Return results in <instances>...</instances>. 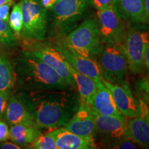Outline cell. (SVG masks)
Instances as JSON below:
<instances>
[{"label":"cell","instance_id":"obj_26","mask_svg":"<svg viewBox=\"0 0 149 149\" xmlns=\"http://www.w3.org/2000/svg\"><path fill=\"white\" fill-rule=\"evenodd\" d=\"M137 102L139 115L142 117L149 125V104L143 99H139Z\"/></svg>","mask_w":149,"mask_h":149},{"label":"cell","instance_id":"obj_33","mask_svg":"<svg viewBox=\"0 0 149 149\" xmlns=\"http://www.w3.org/2000/svg\"><path fill=\"white\" fill-rule=\"evenodd\" d=\"M144 6V22L149 24V0H143Z\"/></svg>","mask_w":149,"mask_h":149},{"label":"cell","instance_id":"obj_31","mask_svg":"<svg viewBox=\"0 0 149 149\" xmlns=\"http://www.w3.org/2000/svg\"><path fill=\"white\" fill-rule=\"evenodd\" d=\"M9 137V129L5 122L0 121V141L7 140Z\"/></svg>","mask_w":149,"mask_h":149},{"label":"cell","instance_id":"obj_13","mask_svg":"<svg viewBox=\"0 0 149 149\" xmlns=\"http://www.w3.org/2000/svg\"><path fill=\"white\" fill-rule=\"evenodd\" d=\"M57 47L65 59L77 71L93 79L96 85L102 82V70L97 61L72 53L61 46Z\"/></svg>","mask_w":149,"mask_h":149},{"label":"cell","instance_id":"obj_16","mask_svg":"<svg viewBox=\"0 0 149 149\" xmlns=\"http://www.w3.org/2000/svg\"><path fill=\"white\" fill-rule=\"evenodd\" d=\"M113 10L122 19L133 22H144V6L143 0H113Z\"/></svg>","mask_w":149,"mask_h":149},{"label":"cell","instance_id":"obj_36","mask_svg":"<svg viewBox=\"0 0 149 149\" xmlns=\"http://www.w3.org/2000/svg\"><path fill=\"white\" fill-rule=\"evenodd\" d=\"M13 0H0V6L3 4H6V3L11 2Z\"/></svg>","mask_w":149,"mask_h":149},{"label":"cell","instance_id":"obj_29","mask_svg":"<svg viewBox=\"0 0 149 149\" xmlns=\"http://www.w3.org/2000/svg\"><path fill=\"white\" fill-rule=\"evenodd\" d=\"M91 4L97 10L112 8L113 0H90Z\"/></svg>","mask_w":149,"mask_h":149},{"label":"cell","instance_id":"obj_18","mask_svg":"<svg viewBox=\"0 0 149 149\" xmlns=\"http://www.w3.org/2000/svg\"><path fill=\"white\" fill-rule=\"evenodd\" d=\"M128 119L125 137L139 146L149 148V125L146 121L140 115Z\"/></svg>","mask_w":149,"mask_h":149},{"label":"cell","instance_id":"obj_10","mask_svg":"<svg viewBox=\"0 0 149 149\" xmlns=\"http://www.w3.org/2000/svg\"><path fill=\"white\" fill-rule=\"evenodd\" d=\"M64 127L80 137L95 141V112L88 104L80 103L79 108Z\"/></svg>","mask_w":149,"mask_h":149},{"label":"cell","instance_id":"obj_37","mask_svg":"<svg viewBox=\"0 0 149 149\" xmlns=\"http://www.w3.org/2000/svg\"><path fill=\"white\" fill-rule=\"evenodd\" d=\"M57 1H58V0H57Z\"/></svg>","mask_w":149,"mask_h":149},{"label":"cell","instance_id":"obj_15","mask_svg":"<svg viewBox=\"0 0 149 149\" xmlns=\"http://www.w3.org/2000/svg\"><path fill=\"white\" fill-rule=\"evenodd\" d=\"M96 86L97 91L89 105L93 111L100 115L124 116L117 109L111 91L103 81Z\"/></svg>","mask_w":149,"mask_h":149},{"label":"cell","instance_id":"obj_28","mask_svg":"<svg viewBox=\"0 0 149 149\" xmlns=\"http://www.w3.org/2000/svg\"><path fill=\"white\" fill-rule=\"evenodd\" d=\"M9 100L8 91H0V119L4 115Z\"/></svg>","mask_w":149,"mask_h":149},{"label":"cell","instance_id":"obj_32","mask_svg":"<svg viewBox=\"0 0 149 149\" xmlns=\"http://www.w3.org/2000/svg\"><path fill=\"white\" fill-rule=\"evenodd\" d=\"M37 1L42 7L48 10L55 5V3L57 2V0H37Z\"/></svg>","mask_w":149,"mask_h":149},{"label":"cell","instance_id":"obj_22","mask_svg":"<svg viewBox=\"0 0 149 149\" xmlns=\"http://www.w3.org/2000/svg\"><path fill=\"white\" fill-rule=\"evenodd\" d=\"M17 44V40L8 22L0 19V46L12 48Z\"/></svg>","mask_w":149,"mask_h":149},{"label":"cell","instance_id":"obj_5","mask_svg":"<svg viewBox=\"0 0 149 149\" xmlns=\"http://www.w3.org/2000/svg\"><path fill=\"white\" fill-rule=\"evenodd\" d=\"M97 58L104 80L115 84L124 82L128 64L123 44L104 45Z\"/></svg>","mask_w":149,"mask_h":149},{"label":"cell","instance_id":"obj_14","mask_svg":"<svg viewBox=\"0 0 149 149\" xmlns=\"http://www.w3.org/2000/svg\"><path fill=\"white\" fill-rule=\"evenodd\" d=\"M53 137L57 149H92L96 148L95 141L80 137L65 127L49 132Z\"/></svg>","mask_w":149,"mask_h":149},{"label":"cell","instance_id":"obj_1","mask_svg":"<svg viewBox=\"0 0 149 149\" xmlns=\"http://www.w3.org/2000/svg\"><path fill=\"white\" fill-rule=\"evenodd\" d=\"M72 87L48 90L25 91L17 97L30 112L41 128L64 127L79 108V94Z\"/></svg>","mask_w":149,"mask_h":149},{"label":"cell","instance_id":"obj_3","mask_svg":"<svg viewBox=\"0 0 149 149\" xmlns=\"http://www.w3.org/2000/svg\"><path fill=\"white\" fill-rule=\"evenodd\" d=\"M61 46L79 55L95 59L104 47L97 19L84 20L68 33Z\"/></svg>","mask_w":149,"mask_h":149},{"label":"cell","instance_id":"obj_30","mask_svg":"<svg viewBox=\"0 0 149 149\" xmlns=\"http://www.w3.org/2000/svg\"><path fill=\"white\" fill-rule=\"evenodd\" d=\"M11 2L7 3L0 6V19L8 22L9 20V10Z\"/></svg>","mask_w":149,"mask_h":149},{"label":"cell","instance_id":"obj_34","mask_svg":"<svg viewBox=\"0 0 149 149\" xmlns=\"http://www.w3.org/2000/svg\"><path fill=\"white\" fill-rule=\"evenodd\" d=\"M1 148H6V149H19L20 148V147L19 146V145L13 144V143H9V142H6L4 143V144H1Z\"/></svg>","mask_w":149,"mask_h":149},{"label":"cell","instance_id":"obj_21","mask_svg":"<svg viewBox=\"0 0 149 149\" xmlns=\"http://www.w3.org/2000/svg\"><path fill=\"white\" fill-rule=\"evenodd\" d=\"M15 81L13 66L6 56L0 54V91L13 88Z\"/></svg>","mask_w":149,"mask_h":149},{"label":"cell","instance_id":"obj_6","mask_svg":"<svg viewBox=\"0 0 149 149\" xmlns=\"http://www.w3.org/2000/svg\"><path fill=\"white\" fill-rule=\"evenodd\" d=\"M90 0H58L52 8L55 25L62 32H70L88 12Z\"/></svg>","mask_w":149,"mask_h":149},{"label":"cell","instance_id":"obj_9","mask_svg":"<svg viewBox=\"0 0 149 149\" xmlns=\"http://www.w3.org/2000/svg\"><path fill=\"white\" fill-rule=\"evenodd\" d=\"M29 51L55 70L68 86L77 88L75 82L67 66V60L57 46L53 47L37 43L33 44Z\"/></svg>","mask_w":149,"mask_h":149},{"label":"cell","instance_id":"obj_12","mask_svg":"<svg viewBox=\"0 0 149 149\" xmlns=\"http://www.w3.org/2000/svg\"><path fill=\"white\" fill-rule=\"evenodd\" d=\"M126 117L100 115L95 113L96 135L100 134L107 140L115 141L125 137Z\"/></svg>","mask_w":149,"mask_h":149},{"label":"cell","instance_id":"obj_2","mask_svg":"<svg viewBox=\"0 0 149 149\" xmlns=\"http://www.w3.org/2000/svg\"><path fill=\"white\" fill-rule=\"evenodd\" d=\"M15 78L23 90L37 91L70 87L55 70L33 55L24 51L15 60Z\"/></svg>","mask_w":149,"mask_h":149},{"label":"cell","instance_id":"obj_35","mask_svg":"<svg viewBox=\"0 0 149 149\" xmlns=\"http://www.w3.org/2000/svg\"><path fill=\"white\" fill-rule=\"evenodd\" d=\"M144 64L145 66L149 71V42L147 45L146 52H145V56H144Z\"/></svg>","mask_w":149,"mask_h":149},{"label":"cell","instance_id":"obj_24","mask_svg":"<svg viewBox=\"0 0 149 149\" xmlns=\"http://www.w3.org/2000/svg\"><path fill=\"white\" fill-rule=\"evenodd\" d=\"M32 148L35 149H57L53 137L49 133L41 135L32 143Z\"/></svg>","mask_w":149,"mask_h":149},{"label":"cell","instance_id":"obj_17","mask_svg":"<svg viewBox=\"0 0 149 149\" xmlns=\"http://www.w3.org/2000/svg\"><path fill=\"white\" fill-rule=\"evenodd\" d=\"M4 115L6 121L10 125H37L32 115L17 97L9 98Z\"/></svg>","mask_w":149,"mask_h":149},{"label":"cell","instance_id":"obj_4","mask_svg":"<svg viewBox=\"0 0 149 149\" xmlns=\"http://www.w3.org/2000/svg\"><path fill=\"white\" fill-rule=\"evenodd\" d=\"M19 3L23 15V26L19 35L27 40L43 41L47 31V9L37 0H22Z\"/></svg>","mask_w":149,"mask_h":149},{"label":"cell","instance_id":"obj_19","mask_svg":"<svg viewBox=\"0 0 149 149\" xmlns=\"http://www.w3.org/2000/svg\"><path fill=\"white\" fill-rule=\"evenodd\" d=\"M67 66L72 77L73 78L79 94L80 103H85L90 105L92 98L97 91V86L95 81L85 74L77 71L67 61Z\"/></svg>","mask_w":149,"mask_h":149},{"label":"cell","instance_id":"obj_8","mask_svg":"<svg viewBox=\"0 0 149 149\" xmlns=\"http://www.w3.org/2000/svg\"><path fill=\"white\" fill-rule=\"evenodd\" d=\"M100 35L104 45L122 44L126 37L122 19L115 14L113 8L97 12Z\"/></svg>","mask_w":149,"mask_h":149},{"label":"cell","instance_id":"obj_27","mask_svg":"<svg viewBox=\"0 0 149 149\" xmlns=\"http://www.w3.org/2000/svg\"><path fill=\"white\" fill-rule=\"evenodd\" d=\"M138 86L144 100L149 104V75L140 80Z\"/></svg>","mask_w":149,"mask_h":149},{"label":"cell","instance_id":"obj_7","mask_svg":"<svg viewBox=\"0 0 149 149\" xmlns=\"http://www.w3.org/2000/svg\"><path fill=\"white\" fill-rule=\"evenodd\" d=\"M149 42V33L133 29L126 34L123 46L128 60V69L133 73L144 71L145 52Z\"/></svg>","mask_w":149,"mask_h":149},{"label":"cell","instance_id":"obj_23","mask_svg":"<svg viewBox=\"0 0 149 149\" xmlns=\"http://www.w3.org/2000/svg\"><path fill=\"white\" fill-rule=\"evenodd\" d=\"M8 24L15 33L20 34L23 26V15L19 3H16L13 7V10L9 16Z\"/></svg>","mask_w":149,"mask_h":149},{"label":"cell","instance_id":"obj_11","mask_svg":"<svg viewBox=\"0 0 149 149\" xmlns=\"http://www.w3.org/2000/svg\"><path fill=\"white\" fill-rule=\"evenodd\" d=\"M104 84L111 91L119 111L126 118L138 116L137 102L132 94L128 83L124 81L121 84H115L102 80Z\"/></svg>","mask_w":149,"mask_h":149},{"label":"cell","instance_id":"obj_20","mask_svg":"<svg viewBox=\"0 0 149 149\" xmlns=\"http://www.w3.org/2000/svg\"><path fill=\"white\" fill-rule=\"evenodd\" d=\"M40 126L26 124H14L9 128V137L19 146L32 144L42 135Z\"/></svg>","mask_w":149,"mask_h":149},{"label":"cell","instance_id":"obj_25","mask_svg":"<svg viewBox=\"0 0 149 149\" xmlns=\"http://www.w3.org/2000/svg\"><path fill=\"white\" fill-rule=\"evenodd\" d=\"M137 146H139L138 144H136L133 141L130 140V139L124 137V138L119 139L113 143V144L111 145V148H123V149H132V148H137Z\"/></svg>","mask_w":149,"mask_h":149}]
</instances>
